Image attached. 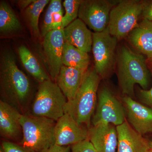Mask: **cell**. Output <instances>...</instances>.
Listing matches in <instances>:
<instances>
[{"label":"cell","instance_id":"3957f363","mask_svg":"<svg viewBox=\"0 0 152 152\" xmlns=\"http://www.w3.org/2000/svg\"><path fill=\"white\" fill-rule=\"evenodd\" d=\"M100 78L94 69L87 70L75 96L72 100L67 101L65 109V114L88 129L96 109Z\"/></svg>","mask_w":152,"mask_h":152},{"label":"cell","instance_id":"52a82bcc","mask_svg":"<svg viewBox=\"0 0 152 152\" xmlns=\"http://www.w3.org/2000/svg\"><path fill=\"white\" fill-rule=\"evenodd\" d=\"M118 41L110 34L107 28L101 32L93 33L92 50L94 69L101 77H107L115 66Z\"/></svg>","mask_w":152,"mask_h":152},{"label":"cell","instance_id":"1f68e13d","mask_svg":"<svg viewBox=\"0 0 152 152\" xmlns=\"http://www.w3.org/2000/svg\"><path fill=\"white\" fill-rule=\"evenodd\" d=\"M149 145L150 149H152V142H149Z\"/></svg>","mask_w":152,"mask_h":152},{"label":"cell","instance_id":"cb8c5ba5","mask_svg":"<svg viewBox=\"0 0 152 152\" xmlns=\"http://www.w3.org/2000/svg\"><path fill=\"white\" fill-rule=\"evenodd\" d=\"M81 0H65L63 6L65 9V14L63 19L62 28L64 29L77 19L78 17Z\"/></svg>","mask_w":152,"mask_h":152},{"label":"cell","instance_id":"5b68a950","mask_svg":"<svg viewBox=\"0 0 152 152\" xmlns=\"http://www.w3.org/2000/svg\"><path fill=\"white\" fill-rule=\"evenodd\" d=\"M67 99L51 79L39 83L31 107L34 116L44 117L56 122L65 114Z\"/></svg>","mask_w":152,"mask_h":152},{"label":"cell","instance_id":"603a6c76","mask_svg":"<svg viewBox=\"0 0 152 152\" xmlns=\"http://www.w3.org/2000/svg\"><path fill=\"white\" fill-rule=\"evenodd\" d=\"M49 2V0H35L25 11V15L33 34L37 37H41L39 28V18L44 9Z\"/></svg>","mask_w":152,"mask_h":152},{"label":"cell","instance_id":"44dd1931","mask_svg":"<svg viewBox=\"0 0 152 152\" xmlns=\"http://www.w3.org/2000/svg\"><path fill=\"white\" fill-rule=\"evenodd\" d=\"M90 61L88 53L65 41L63 51V65L87 70Z\"/></svg>","mask_w":152,"mask_h":152},{"label":"cell","instance_id":"ffe728a7","mask_svg":"<svg viewBox=\"0 0 152 152\" xmlns=\"http://www.w3.org/2000/svg\"><path fill=\"white\" fill-rule=\"evenodd\" d=\"M18 51L24 67L36 80L40 83L51 79L37 58L26 47L20 46Z\"/></svg>","mask_w":152,"mask_h":152},{"label":"cell","instance_id":"e0dca14e","mask_svg":"<svg viewBox=\"0 0 152 152\" xmlns=\"http://www.w3.org/2000/svg\"><path fill=\"white\" fill-rule=\"evenodd\" d=\"M87 71L64 65L61 68L56 83L68 101L75 97Z\"/></svg>","mask_w":152,"mask_h":152},{"label":"cell","instance_id":"6da1fadb","mask_svg":"<svg viewBox=\"0 0 152 152\" xmlns=\"http://www.w3.org/2000/svg\"><path fill=\"white\" fill-rule=\"evenodd\" d=\"M31 87L29 80L18 67L15 54L10 50L0 59V90L2 100L24 115L29 104Z\"/></svg>","mask_w":152,"mask_h":152},{"label":"cell","instance_id":"ac0fdd59","mask_svg":"<svg viewBox=\"0 0 152 152\" xmlns=\"http://www.w3.org/2000/svg\"><path fill=\"white\" fill-rule=\"evenodd\" d=\"M128 41L139 53L152 58V22L142 19L128 36Z\"/></svg>","mask_w":152,"mask_h":152},{"label":"cell","instance_id":"d6a6232c","mask_svg":"<svg viewBox=\"0 0 152 152\" xmlns=\"http://www.w3.org/2000/svg\"><path fill=\"white\" fill-rule=\"evenodd\" d=\"M0 152H4L2 148V147L1 146L0 147Z\"/></svg>","mask_w":152,"mask_h":152},{"label":"cell","instance_id":"484cf974","mask_svg":"<svg viewBox=\"0 0 152 152\" xmlns=\"http://www.w3.org/2000/svg\"><path fill=\"white\" fill-rule=\"evenodd\" d=\"M71 152H98L89 139L71 146Z\"/></svg>","mask_w":152,"mask_h":152},{"label":"cell","instance_id":"f1b7e54d","mask_svg":"<svg viewBox=\"0 0 152 152\" xmlns=\"http://www.w3.org/2000/svg\"><path fill=\"white\" fill-rule=\"evenodd\" d=\"M42 152H71V146H59L55 145Z\"/></svg>","mask_w":152,"mask_h":152},{"label":"cell","instance_id":"4dcf8cb0","mask_svg":"<svg viewBox=\"0 0 152 152\" xmlns=\"http://www.w3.org/2000/svg\"><path fill=\"white\" fill-rule=\"evenodd\" d=\"M147 63L148 64L149 66L152 69V58L150 59H147Z\"/></svg>","mask_w":152,"mask_h":152},{"label":"cell","instance_id":"9a60e30c","mask_svg":"<svg viewBox=\"0 0 152 152\" xmlns=\"http://www.w3.org/2000/svg\"><path fill=\"white\" fill-rule=\"evenodd\" d=\"M118 152H148L149 143L127 122L116 126Z\"/></svg>","mask_w":152,"mask_h":152},{"label":"cell","instance_id":"8992f818","mask_svg":"<svg viewBox=\"0 0 152 152\" xmlns=\"http://www.w3.org/2000/svg\"><path fill=\"white\" fill-rule=\"evenodd\" d=\"M143 1H120L110 12L107 29L111 35L120 40L128 37L139 25L142 17Z\"/></svg>","mask_w":152,"mask_h":152},{"label":"cell","instance_id":"836d02e7","mask_svg":"<svg viewBox=\"0 0 152 152\" xmlns=\"http://www.w3.org/2000/svg\"><path fill=\"white\" fill-rule=\"evenodd\" d=\"M148 152H152V149H150V150Z\"/></svg>","mask_w":152,"mask_h":152},{"label":"cell","instance_id":"9c48e42d","mask_svg":"<svg viewBox=\"0 0 152 152\" xmlns=\"http://www.w3.org/2000/svg\"><path fill=\"white\" fill-rule=\"evenodd\" d=\"M117 2L107 0H82L78 18L94 32H101L108 26L112 8Z\"/></svg>","mask_w":152,"mask_h":152},{"label":"cell","instance_id":"7a4b0ae2","mask_svg":"<svg viewBox=\"0 0 152 152\" xmlns=\"http://www.w3.org/2000/svg\"><path fill=\"white\" fill-rule=\"evenodd\" d=\"M116 64L119 84L124 94L132 98L136 84L140 85L143 90H147L149 71L147 60L142 55L123 45L118 50Z\"/></svg>","mask_w":152,"mask_h":152},{"label":"cell","instance_id":"8fae6325","mask_svg":"<svg viewBox=\"0 0 152 152\" xmlns=\"http://www.w3.org/2000/svg\"><path fill=\"white\" fill-rule=\"evenodd\" d=\"M54 135L55 145L69 146L88 139V130L64 114L56 122Z\"/></svg>","mask_w":152,"mask_h":152},{"label":"cell","instance_id":"7c38bea8","mask_svg":"<svg viewBox=\"0 0 152 152\" xmlns=\"http://www.w3.org/2000/svg\"><path fill=\"white\" fill-rule=\"evenodd\" d=\"M123 101L128 121L133 129L142 136L152 132V109L130 97H124Z\"/></svg>","mask_w":152,"mask_h":152},{"label":"cell","instance_id":"4316f807","mask_svg":"<svg viewBox=\"0 0 152 152\" xmlns=\"http://www.w3.org/2000/svg\"><path fill=\"white\" fill-rule=\"evenodd\" d=\"M142 18L152 22V1H143Z\"/></svg>","mask_w":152,"mask_h":152},{"label":"cell","instance_id":"277c9868","mask_svg":"<svg viewBox=\"0 0 152 152\" xmlns=\"http://www.w3.org/2000/svg\"><path fill=\"white\" fill-rule=\"evenodd\" d=\"M20 121L23 132L20 145L35 152H42L55 145V121L25 114Z\"/></svg>","mask_w":152,"mask_h":152},{"label":"cell","instance_id":"5bb4252c","mask_svg":"<svg viewBox=\"0 0 152 152\" xmlns=\"http://www.w3.org/2000/svg\"><path fill=\"white\" fill-rule=\"evenodd\" d=\"M23 114L4 101H0V134L1 137L17 140L23 137L20 118Z\"/></svg>","mask_w":152,"mask_h":152},{"label":"cell","instance_id":"4fadbf2b","mask_svg":"<svg viewBox=\"0 0 152 152\" xmlns=\"http://www.w3.org/2000/svg\"><path fill=\"white\" fill-rule=\"evenodd\" d=\"M88 139L98 152H116L118 135L115 126L101 124L88 129Z\"/></svg>","mask_w":152,"mask_h":152},{"label":"cell","instance_id":"7402d4cb","mask_svg":"<svg viewBox=\"0 0 152 152\" xmlns=\"http://www.w3.org/2000/svg\"><path fill=\"white\" fill-rule=\"evenodd\" d=\"M21 24L15 12L5 1L0 3V32L8 34L22 30Z\"/></svg>","mask_w":152,"mask_h":152},{"label":"cell","instance_id":"2e32d148","mask_svg":"<svg viewBox=\"0 0 152 152\" xmlns=\"http://www.w3.org/2000/svg\"><path fill=\"white\" fill-rule=\"evenodd\" d=\"M63 31L65 41L88 53L91 51L93 33L80 19H76Z\"/></svg>","mask_w":152,"mask_h":152},{"label":"cell","instance_id":"83f0119b","mask_svg":"<svg viewBox=\"0 0 152 152\" xmlns=\"http://www.w3.org/2000/svg\"><path fill=\"white\" fill-rule=\"evenodd\" d=\"M140 97L142 102L152 107V86L149 90H140Z\"/></svg>","mask_w":152,"mask_h":152},{"label":"cell","instance_id":"d4e9b609","mask_svg":"<svg viewBox=\"0 0 152 152\" xmlns=\"http://www.w3.org/2000/svg\"><path fill=\"white\" fill-rule=\"evenodd\" d=\"M1 146L4 152H35L20 144L15 143L10 141H3Z\"/></svg>","mask_w":152,"mask_h":152},{"label":"cell","instance_id":"ba28073f","mask_svg":"<svg viewBox=\"0 0 152 152\" xmlns=\"http://www.w3.org/2000/svg\"><path fill=\"white\" fill-rule=\"evenodd\" d=\"M98 103L92 119L93 126L101 124L118 126L126 121L124 105L107 87H103L98 93Z\"/></svg>","mask_w":152,"mask_h":152},{"label":"cell","instance_id":"30bf717a","mask_svg":"<svg viewBox=\"0 0 152 152\" xmlns=\"http://www.w3.org/2000/svg\"><path fill=\"white\" fill-rule=\"evenodd\" d=\"M64 31L59 29L47 33L42 42L44 59L47 70L52 80H56L62 66Z\"/></svg>","mask_w":152,"mask_h":152},{"label":"cell","instance_id":"f546056e","mask_svg":"<svg viewBox=\"0 0 152 152\" xmlns=\"http://www.w3.org/2000/svg\"><path fill=\"white\" fill-rule=\"evenodd\" d=\"M35 0H21L19 1L18 4L21 10L26 9L29 6L31 5L34 2Z\"/></svg>","mask_w":152,"mask_h":152},{"label":"cell","instance_id":"d6986e66","mask_svg":"<svg viewBox=\"0 0 152 152\" xmlns=\"http://www.w3.org/2000/svg\"><path fill=\"white\" fill-rule=\"evenodd\" d=\"M64 11L61 0H52L46 12L41 30V37L51 31L62 28Z\"/></svg>","mask_w":152,"mask_h":152}]
</instances>
